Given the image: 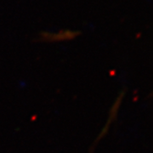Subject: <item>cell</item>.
<instances>
[{
	"mask_svg": "<svg viewBox=\"0 0 153 153\" xmlns=\"http://www.w3.org/2000/svg\"><path fill=\"white\" fill-rule=\"evenodd\" d=\"M76 33L71 31H60L58 33L42 34V40L49 43H56V42H62L66 40H70L76 38Z\"/></svg>",
	"mask_w": 153,
	"mask_h": 153,
	"instance_id": "6da1fadb",
	"label": "cell"
}]
</instances>
